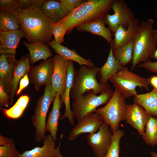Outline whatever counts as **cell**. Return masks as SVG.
<instances>
[{"label":"cell","mask_w":157,"mask_h":157,"mask_svg":"<svg viewBox=\"0 0 157 157\" xmlns=\"http://www.w3.org/2000/svg\"><path fill=\"white\" fill-rule=\"evenodd\" d=\"M15 15L29 43H47L52 41V21L39 8L23 9L21 13Z\"/></svg>","instance_id":"1"},{"label":"cell","mask_w":157,"mask_h":157,"mask_svg":"<svg viewBox=\"0 0 157 157\" xmlns=\"http://www.w3.org/2000/svg\"><path fill=\"white\" fill-rule=\"evenodd\" d=\"M115 0H87L59 22L69 34L77 26L104 17L112 8Z\"/></svg>","instance_id":"2"},{"label":"cell","mask_w":157,"mask_h":157,"mask_svg":"<svg viewBox=\"0 0 157 157\" xmlns=\"http://www.w3.org/2000/svg\"><path fill=\"white\" fill-rule=\"evenodd\" d=\"M154 20H142L133 40V58L131 71L141 62L152 58L156 49L157 37L153 29Z\"/></svg>","instance_id":"3"},{"label":"cell","mask_w":157,"mask_h":157,"mask_svg":"<svg viewBox=\"0 0 157 157\" xmlns=\"http://www.w3.org/2000/svg\"><path fill=\"white\" fill-rule=\"evenodd\" d=\"M99 68L83 65L76 71L74 74L70 95L73 99L92 91L96 94H100L110 89L109 84L100 85L96 76Z\"/></svg>","instance_id":"4"},{"label":"cell","mask_w":157,"mask_h":157,"mask_svg":"<svg viewBox=\"0 0 157 157\" xmlns=\"http://www.w3.org/2000/svg\"><path fill=\"white\" fill-rule=\"evenodd\" d=\"M128 105L119 90L115 88L111 98L103 107L94 112L108 125L113 134L118 129L119 123L125 120Z\"/></svg>","instance_id":"5"},{"label":"cell","mask_w":157,"mask_h":157,"mask_svg":"<svg viewBox=\"0 0 157 157\" xmlns=\"http://www.w3.org/2000/svg\"><path fill=\"white\" fill-rule=\"evenodd\" d=\"M109 81L125 99L136 94V88L138 87L149 90V78L141 77L129 70L126 67H122Z\"/></svg>","instance_id":"6"},{"label":"cell","mask_w":157,"mask_h":157,"mask_svg":"<svg viewBox=\"0 0 157 157\" xmlns=\"http://www.w3.org/2000/svg\"><path fill=\"white\" fill-rule=\"evenodd\" d=\"M114 92L110 88L99 95L92 91L74 99L72 103L73 116L77 121L94 112L99 106L106 104L112 97Z\"/></svg>","instance_id":"7"},{"label":"cell","mask_w":157,"mask_h":157,"mask_svg":"<svg viewBox=\"0 0 157 157\" xmlns=\"http://www.w3.org/2000/svg\"><path fill=\"white\" fill-rule=\"evenodd\" d=\"M56 94L51 84L46 86L43 95L36 101L37 104L31 119L35 129V139L37 142L43 140L45 136L47 114Z\"/></svg>","instance_id":"8"},{"label":"cell","mask_w":157,"mask_h":157,"mask_svg":"<svg viewBox=\"0 0 157 157\" xmlns=\"http://www.w3.org/2000/svg\"><path fill=\"white\" fill-rule=\"evenodd\" d=\"M112 15L107 13L104 17L105 24L114 33L119 25L127 29L129 24L135 19L130 9L123 0H115L112 7Z\"/></svg>","instance_id":"9"},{"label":"cell","mask_w":157,"mask_h":157,"mask_svg":"<svg viewBox=\"0 0 157 157\" xmlns=\"http://www.w3.org/2000/svg\"><path fill=\"white\" fill-rule=\"evenodd\" d=\"M113 134L109 126L104 123L97 132L87 135L88 143L97 157L106 154L111 144Z\"/></svg>","instance_id":"10"},{"label":"cell","mask_w":157,"mask_h":157,"mask_svg":"<svg viewBox=\"0 0 157 157\" xmlns=\"http://www.w3.org/2000/svg\"><path fill=\"white\" fill-rule=\"evenodd\" d=\"M54 67L53 57L42 61L38 65H30L28 72L31 82L37 91L40 87L51 84L52 76Z\"/></svg>","instance_id":"11"},{"label":"cell","mask_w":157,"mask_h":157,"mask_svg":"<svg viewBox=\"0 0 157 157\" xmlns=\"http://www.w3.org/2000/svg\"><path fill=\"white\" fill-rule=\"evenodd\" d=\"M104 123L102 118L97 114L93 112L89 114L78 121L69 133L68 139L73 141L82 133H96Z\"/></svg>","instance_id":"12"},{"label":"cell","mask_w":157,"mask_h":157,"mask_svg":"<svg viewBox=\"0 0 157 157\" xmlns=\"http://www.w3.org/2000/svg\"><path fill=\"white\" fill-rule=\"evenodd\" d=\"M53 58L54 67L51 85L53 90L60 96L63 94L65 88L67 71L71 61L63 59L58 54Z\"/></svg>","instance_id":"13"},{"label":"cell","mask_w":157,"mask_h":157,"mask_svg":"<svg viewBox=\"0 0 157 157\" xmlns=\"http://www.w3.org/2000/svg\"><path fill=\"white\" fill-rule=\"evenodd\" d=\"M150 116L140 105L134 102L127 106L125 120L142 135Z\"/></svg>","instance_id":"14"},{"label":"cell","mask_w":157,"mask_h":157,"mask_svg":"<svg viewBox=\"0 0 157 157\" xmlns=\"http://www.w3.org/2000/svg\"><path fill=\"white\" fill-rule=\"evenodd\" d=\"M23 37L26 38V35L21 28L13 31H0V54L15 56L16 49Z\"/></svg>","instance_id":"15"},{"label":"cell","mask_w":157,"mask_h":157,"mask_svg":"<svg viewBox=\"0 0 157 157\" xmlns=\"http://www.w3.org/2000/svg\"><path fill=\"white\" fill-rule=\"evenodd\" d=\"M139 23V19L135 18L129 24L127 29L119 26L114 33V39L110 44L112 49L121 47L132 40L137 33Z\"/></svg>","instance_id":"16"},{"label":"cell","mask_w":157,"mask_h":157,"mask_svg":"<svg viewBox=\"0 0 157 157\" xmlns=\"http://www.w3.org/2000/svg\"><path fill=\"white\" fill-rule=\"evenodd\" d=\"M29 54L23 56L19 60H17L14 65L11 80L9 104H13L14 96L18 89L21 79L27 73L30 66Z\"/></svg>","instance_id":"17"},{"label":"cell","mask_w":157,"mask_h":157,"mask_svg":"<svg viewBox=\"0 0 157 157\" xmlns=\"http://www.w3.org/2000/svg\"><path fill=\"white\" fill-rule=\"evenodd\" d=\"M104 17L81 24L75 28L79 31L88 32L92 34L98 35L104 38L107 42H112V34L110 28L105 25Z\"/></svg>","instance_id":"18"},{"label":"cell","mask_w":157,"mask_h":157,"mask_svg":"<svg viewBox=\"0 0 157 157\" xmlns=\"http://www.w3.org/2000/svg\"><path fill=\"white\" fill-rule=\"evenodd\" d=\"M17 60L15 56L0 54V83L8 95L10 94L12 75Z\"/></svg>","instance_id":"19"},{"label":"cell","mask_w":157,"mask_h":157,"mask_svg":"<svg viewBox=\"0 0 157 157\" xmlns=\"http://www.w3.org/2000/svg\"><path fill=\"white\" fill-rule=\"evenodd\" d=\"M43 145L19 154L18 157H57L58 148H56L55 140L50 134L45 136Z\"/></svg>","instance_id":"20"},{"label":"cell","mask_w":157,"mask_h":157,"mask_svg":"<svg viewBox=\"0 0 157 157\" xmlns=\"http://www.w3.org/2000/svg\"><path fill=\"white\" fill-rule=\"evenodd\" d=\"M123 67L113 56L111 46L108 55L104 64L99 68L97 76L99 83L101 85L108 84L110 79L116 74Z\"/></svg>","instance_id":"21"},{"label":"cell","mask_w":157,"mask_h":157,"mask_svg":"<svg viewBox=\"0 0 157 157\" xmlns=\"http://www.w3.org/2000/svg\"><path fill=\"white\" fill-rule=\"evenodd\" d=\"M47 44L54 50L61 58L64 60L74 61L81 66L85 65L91 67L94 66V64L90 59H86L78 55L74 50L71 49L52 40Z\"/></svg>","instance_id":"22"},{"label":"cell","mask_w":157,"mask_h":157,"mask_svg":"<svg viewBox=\"0 0 157 157\" xmlns=\"http://www.w3.org/2000/svg\"><path fill=\"white\" fill-rule=\"evenodd\" d=\"M76 72L73 63L71 61L67 71L65 88L63 94L60 96V99L65 104V110L64 115L60 118L59 120H61L67 118H68L70 124L72 125L74 123V118L70 107V96L73 80Z\"/></svg>","instance_id":"23"},{"label":"cell","mask_w":157,"mask_h":157,"mask_svg":"<svg viewBox=\"0 0 157 157\" xmlns=\"http://www.w3.org/2000/svg\"><path fill=\"white\" fill-rule=\"evenodd\" d=\"M134 97V102L141 106L150 116L157 117V90L153 88L149 92L137 93Z\"/></svg>","instance_id":"24"},{"label":"cell","mask_w":157,"mask_h":157,"mask_svg":"<svg viewBox=\"0 0 157 157\" xmlns=\"http://www.w3.org/2000/svg\"><path fill=\"white\" fill-rule=\"evenodd\" d=\"M51 110L49 113L46 122V129L48 131L53 139H57L58 131V121L60 115V109L62 107L63 102L60 99V96L58 93L53 101Z\"/></svg>","instance_id":"25"},{"label":"cell","mask_w":157,"mask_h":157,"mask_svg":"<svg viewBox=\"0 0 157 157\" xmlns=\"http://www.w3.org/2000/svg\"><path fill=\"white\" fill-rule=\"evenodd\" d=\"M22 44L29 51L30 62L32 64L41 60H46L52 56L49 46L45 43H30L24 41Z\"/></svg>","instance_id":"26"},{"label":"cell","mask_w":157,"mask_h":157,"mask_svg":"<svg viewBox=\"0 0 157 157\" xmlns=\"http://www.w3.org/2000/svg\"><path fill=\"white\" fill-rule=\"evenodd\" d=\"M39 9L55 22H59L66 16L59 1L46 0Z\"/></svg>","instance_id":"27"},{"label":"cell","mask_w":157,"mask_h":157,"mask_svg":"<svg viewBox=\"0 0 157 157\" xmlns=\"http://www.w3.org/2000/svg\"><path fill=\"white\" fill-rule=\"evenodd\" d=\"M30 100L28 95H21L15 104L8 109L0 108L3 114L8 118L16 119L19 118L23 114Z\"/></svg>","instance_id":"28"},{"label":"cell","mask_w":157,"mask_h":157,"mask_svg":"<svg viewBox=\"0 0 157 157\" xmlns=\"http://www.w3.org/2000/svg\"><path fill=\"white\" fill-rule=\"evenodd\" d=\"M112 51L115 58L122 67H125L126 65L132 62L133 60V40L123 46L116 49H112Z\"/></svg>","instance_id":"29"},{"label":"cell","mask_w":157,"mask_h":157,"mask_svg":"<svg viewBox=\"0 0 157 157\" xmlns=\"http://www.w3.org/2000/svg\"><path fill=\"white\" fill-rule=\"evenodd\" d=\"M142 136L147 145L152 146L157 145V117L150 116Z\"/></svg>","instance_id":"30"},{"label":"cell","mask_w":157,"mask_h":157,"mask_svg":"<svg viewBox=\"0 0 157 157\" xmlns=\"http://www.w3.org/2000/svg\"><path fill=\"white\" fill-rule=\"evenodd\" d=\"M20 28L19 21L15 14L0 11V31H13Z\"/></svg>","instance_id":"31"},{"label":"cell","mask_w":157,"mask_h":157,"mask_svg":"<svg viewBox=\"0 0 157 157\" xmlns=\"http://www.w3.org/2000/svg\"><path fill=\"white\" fill-rule=\"evenodd\" d=\"M124 134V131L119 129L113 134L109 149L104 156L100 157H119L120 141Z\"/></svg>","instance_id":"32"},{"label":"cell","mask_w":157,"mask_h":157,"mask_svg":"<svg viewBox=\"0 0 157 157\" xmlns=\"http://www.w3.org/2000/svg\"><path fill=\"white\" fill-rule=\"evenodd\" d=\"M0 10L17 15L21 13L23 9L18 0H0Z\"/></svg>","instance_id":"33"},{"label":"cell","mask_w":157,"mask_h":157,"mask_svg":"<svg viewBox=\"0 0 157 157\" xmlns=\"http://www.w3.org/2000/svg\"><path fill=\"white\" fill-rule=\"evenodd\" d=\"M52 35L54 37L55 41L61 44L64 42V37L66 34V30L64 27L58 22H52L51 23Z\"/></svg>","instance_id":"34"},{"label":"cell","mask_w":157,"mask_h":157,"mask_svg":"<svg viewBox=\"0 0 157 157\" xmlns=\"http://www.w3.org/2000/svg\"><path fill=\"white\" fill-rule=\"evenodd\" d=\"M62 7L66 15L80 6L83 0H60Z\"/></svg>","instance_id":"35"},{"label":"cell","mask_w":157,"mask_h":157,"mask_svg":"<svg viewBox=\"0 0 157 157\" xmlns=\"http://www.w3.org/2000/svg\"><path fill=\"white\" fill-rule=\"evenodd\" d=\"M19 153L12 142L4 146H0V157H18Z\"/></svg>","instance_id":"36"},{"label":"cell","mask_w":157,"mask_h":157,"mask_svg":"<svg viewBox=\"0 0 157 157\" xmlns=\"http://www.w3.org/2000/svg\"><path fill=\"white\" fill-rule=\"evenodd\" d=\"M23 9L39 8L45 0H18Z\"/></svg>","instance_id":"37"},{"label":"cell","mask_w":157,"mask_h":157,"mask_svg":"<svg viewBox=\"0 0 157 157\" xmlns=\"http://www.w3.org/2000/svg\"><path fill=\"white\" fill-rule=\"evenodd\" d=\"M10 100V95L6 92L2 85L0 83V106L8 107Z\"/></svg>","instance_id":"38"},{"label":"cell","mask_w":157,"mask_h":157,"mask_svg":"<svg viewBox=\"0 0 157 157\" xmlns=\"http://www.w3.org/2000/svg\"><path fill=\"white\" fill-rule=\"evenodd\" d=\"M136 67L143 68L151 72L157 73V61L152 62L149 60L142 63Z\"/></svg>","instance_id":"39"},{"label":"cell","mask_w":157,"mask_h":157,"mask_svg":"<svg viewBox=\"0 0 157 157\" xmlns=\"http://www.w3.org/2000/svg\"><path fill=\"white\" fill-rule=\"evenodd\" d=\"M29 78L28 73L26 74L20 80L19 88L16 92V95H19L29 84Z\"/></svg>","instance_id":"40"},{"label":"cell","mask_w":157,"mask_h":157,"mask_svg":"<svg viewBox=\"0 0 157 157\" xmlns=\"http://www.w3.org/2000/svg\"><path fill=\"white\" fill-rule=\"evenodd\" d=\"M12 142V140L5 137L1 135L0 136V146H4Z\"/></svg>","instance_id":"41"},{"label":"cell","mask_w":157,"mask_h":157,"mask_svg":"<svg viewBox=\"0 0 157 157\" xmlns=\"http://www.w3.org/2000/svg\"><path fill=\"white\" fill-rule=\"evenodd\" d=\"M149 83L153 88L157 90V76H153L149 77Z\"/></svg>","instance_id":"42"},{"label":"cell","mask_w":157,"mask_h":157,"mask_svg":"<svg viewBox=\"0 0 157 157\" xmlns=\"http://www.w3.org/2000/svg\"><path fill=\"white\" fill-rule=\"evenodd\" d=\"M63 134H62L61 135L60 142L58 144V147H57L58 151H57V157H63L62 155L60 153V151L59 150V148H60V142H61V141L62 140V138L63 137Z\"/></svg>","instance_id":"43"},{"label":"cell","mask_w":157,"mask_h":157,"mask_svg":"<svg viewBox=\"0 0 157 157\" xmlns=\"http://www.w3.org/2000/svg\"><path fill=\"white\" fill-rule=\"evenodd\" d=\"M154 33L157 37V28L154 30ZM152 58L155 60H157V48L156 49Z\"/></svg>","instance_id":"44"},{"label":"cell","mask_w":157,"mask_h":157,"mask_svg":"<svg viewBox=\"0 0 157 157\" xmlns=\"http://www.w3.org/2000/svg\"><path fill=\"white\" fill-rule=\"evenodd\" d=\"M151 157H157V153L154 151H152L150 152Z\"/></svg>","instance_id":"45"}]
</instances>
